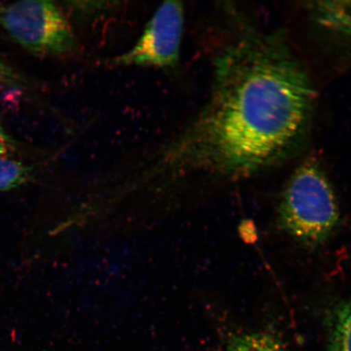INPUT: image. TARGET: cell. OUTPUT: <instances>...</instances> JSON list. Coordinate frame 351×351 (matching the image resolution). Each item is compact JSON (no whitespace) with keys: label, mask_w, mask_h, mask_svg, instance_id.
<instances>
[{"label":"cell","mask_w":351,"mask_h":351,"mask_svg":"<svg viewBox=\"0 0 351 351\" xmlns=\"http://www.w3.org/2000/svg\"><path fill=\"white\" fill-rule=\"evenodd\" d=\"M0 25L13 40L36 56L67 57L79 51L71 25L52 1L0 3Z\"/></svg>","instance_id":"3"},{"label":"cell","mask_w":351,"mask_h":351,"mask_svg":"<svg viewBox=\"0 0 351 351\" xmlns=\"http://www.w3.org/2000/svg\"><path fill=\"white\" fill-rule=\"evenodd\" d=\"M32 178V167L8 156H0V191H8L23 186Z\"/></svg>","instance_id":"8"},{"label":"cell","mask_w":351,"mask_h":351,"mask_svg":"<svg viewBox=\"0 0 351 351\" xmlns=\"http://www.w3.org/2000/svg\"><path fill=\"white\" fill-rule=\"evenodd\" d=\"M184 22L182 3H162L137 43L130 50L113 58L109 64L117 67H174L180 58Z\"/></svg>","instance_id":"4"},{"label":"cell","mask_w":351,"mask_h":351,"mask_svg":"<svg viewBox=\"0 0 351 351\" xmlns=\"http://www.w3.org/2000/svg\"><path fill=\"white\" fill-rule=\"evenodd\" d=\"M315 92L280 33H247L219 57L212 98L173 150L247 176L280 163L304 143Z\"/></svg>","instance_id":"1"},{"label":"cell","mask_w":351,"mask_h":351,"mask_svg":"<svg viewBox=\"0 0 351 351\" xmlns=\"http://www.w3.org/2000/svg\"><path fill=\"white\" fill-rule=\"evenodd\" d=\"M223 351H287L282 341L271 332H254L235 336Z\"/></svg>","instance_id":"7"},{"label":"cell","mask_w":351,"mask_h":351,"mask_svg":"<svg viewBox=\"0 0 351 351\" xmlns=\"http://www.w3.org/2000/svg\"><path fill=\"white\" fill-rule=\"evenodd\" d=\"M0 83L13 88H23L27 81L0 57Z\"/></svg>","instance_id":"9"},{"label":"cell","mask_w":351,"mask_h":351,"mask_svg":"<svg viewBox=\"0 0 351 351\" xmlns=\"http://www.w3.org/2000/svg\"><path fill=\"white\" fill-rule=\"evenodd\" d=\"M340 210L330 182L318 162L307 160L289 178L280 199V229L308 247L329 239L339 225Z\"/></svg>","instance_id":"2"},{"label":"cell","mask_w":351,"mask_h":351,"mask_svg":"<svg viewBox=\"0 0 351 351\" xmlns=\"http://www.w3.org/2000/svg\"><path fill=\"white\" fill-rule=\"evenodd\" d=\"M313 20L322 27L351 37V1H319L311 3Z\"/></svg>","instance_id":"5"},{"label":"cell","mask_w":351,"mask_h":351,"mask_svg":"<svg viewBox=\"0 0 351 351\" xmlns=\"http://www.w3.org/2000/svg\"><path fill=\"white\" fill-rule=\"evenodd\" d=\"M328 351H351V297L332 313Z\"/></svg>","instance_id":"6"},{"label":"cell","mask_w":351,"mask_h":351,"mask_svg":"<svg viewBox=\"0 0 351 351\" xmlns=\"http://www.w3.org/2000/svg\"><path fill=\"white\" fill-rule=\"evenodd\" d=\"M14 144L0 123V156H7L13 150Z\"/></svg>","instance_id":"10"}]
</instances>
